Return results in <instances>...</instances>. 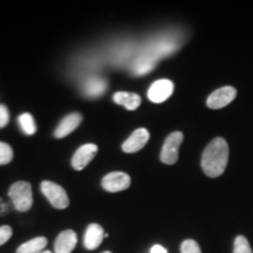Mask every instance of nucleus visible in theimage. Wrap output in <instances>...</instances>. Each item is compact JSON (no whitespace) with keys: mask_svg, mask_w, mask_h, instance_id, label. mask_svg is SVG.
<instances>
[{"mask_svg":"<svg viewBox=\"0 0 253 253\" xmlns=\"http://www.w3.org/2000/svg\"><path fill=\"white\" fill-rule=\"evenodd\" d=\"M229 161V145L221 137L214 138L202 155V169L209 177H219L224 173Z\"/></svg>","mask_w":253,"mask_h":253,"instance_id":"f257e3e1","label":"nucleus"},{"mask_svg":"<svg viewBox=\"0 0 253 253\" xmlns=\"http://www.w3.org/2000/svg\"><path fill=\"white\" fill-rule=\"evenodd\" d=\"M8 196L19 212H26L33 205L32 186L28 182L20 181L12 184L8 190Z\"/></svg>","mask_w":253,"mask_h":253,"instance_id":"f03ea898","label":"nucleus"},{"mask_svg":"<svg viewBox=\"0 0 253 253\" xmlns=\"http://www.w3.org/2000/svg\"><path fill=\"white\" fill-rule=\"evenodd\" d=\"M41 191L55 209H66L69 205V198L66 190L54 182L43 181L41 183Z\"/></svg>","mask_w":253,"mask_h":253,"instance_id":"7ed1b4c3","label":"nucleus"},{"mask_svg":"<svg viewBox=\"0 0 253 253\" xmlns=\"http://www.w3.org/2000/svg\"><path fill=\"white\" fill-rule=\"evenodd\" d=\"M184 136L181 131L171 132L164 142L161 151V161L168 166H172L178 161V150L181 147Z\"/></svg>","mask_w":253,"mask_h":253,"instance_id":"20e7f679","label":"nucleus"},{"mask_svg":"<svg viewBox=\"0 0 253 253\" xmlns=\"http://www.w3.org/2000/svg\"><path fill=\"white\" fill-rule=\"evenodd\" d=\"M237 96V90L233 87H223L214 90L210 96L208 97L207 104L211 109H220L230 104Z\"/></svg>","mask_w":253,"mask_h":253,"instance_id":"39448f33","label":"nucleus"},{"mask_svg":"<svg viewBox=\"0 0 253 253\" xmlns=\"http://www.w3.org/2000/svg\"><path fill=\"white\" fill-rule=\"evenodd\" d=\"M173 93V84L168 79L155 81L148 90V97L151 102L162 103L171 96Z\"/></svg>","mask_w":253,"mask_h":253,"instance_id":"423d86ee","label":"nucleus"},{"mask_svg":"<svg viewBox=\"0 0 253 253\" xmlns=\"http://www.w3.org/2000/svg\"><path fill=\"white\" fill-rule=\"evenodd\" d=\"M102 188L108 192H119L130 186V176L126 172L114 171L102 178Z\"/></svg>","mask_w":253,"mask_h":253,"instance_id":"0eeeda50","label":"nucleus"},{"mask_svg":"<svg viewBox=\"0 0 253 253\" xmlns=\"http://www.w3.org/2000/svg\"><path fill=\"white\" fill-rule=\"evenodd\" d=\"M149 138L150 134L147 129H136V130L125 141V143L122 144V149L126 154L137 153V151H140L142 148H144V145L148 143Z\"/></svg>","mask_w":253,"mask_h":253,"instance_id":"6e6552de","label":"nucleus"},{"mask_svg":"<svg viewBox=\"0 0 253 253\" xmlns=\"http://www.w3.org/2000/svg\"><path fill=\"white\" fill-rule=\"evenodd\" d=\"M97 153V145L93 143H87L81 145L75 151L74 156L72 158V166L75 170H82L88 166V163L95 157Z\"/></svg>","mask_w":253,"mask_h":253,"instance_id":"1a4fd4ad","label":"nucleus"},{"mask_svg":"<svg viewBox=\"0 0 253 253\" xmlns=\"http://www.w3.org/2000/svg\"><path fill=\"white\" fill-rule=\"evenodd\" d=\"M78 243V236L73 230L62 231L54 244L55 253H72Z\"/></svg>","mask_w":253,"mask_h":253,"instance_id":"9d476101","label":"nucleus"},{"mask_svg":"<svg viewBox=\"0 0 253 253\" xmlns=\"http://www.w3.org/2000/svg\"><path fill=\"white\" fill-rule=\"evenodd\" d=\"M82 122V115L79 113H73L66 116L65 119L60 122L58 128L55 129L54 136L56 138H62L71 134L72 131H74L75 129L80 126Z\"/></svg>","mask_w":253,"mask_h":253,"instance_id":"9b49d317","label":"nucleus"},{"mask_svg":"<svg viewBox=\"0 0 253 253\" xmlns=\"http://www.w3.org/2000/svg\"><path fill=\"white\" fill-rule=\"evenodd\" d=\"M104 238V231L99 224H90L84 233V244L87 250H95L102 244Z\"/></svg>","mask_w":253,"mask_h":253,"instance_id":"f8f14e48","label":"nucleus"},{"mask_svg":"<svg viewBox=\"0 0 253 253\" xmlns=\"http://www.w3.org/2000/svg\"><path fill=\"white\" fill-rule=\"evenodd\" d=\"M115 103L125 106L126 109L135 110L140 107L141 104V96L135 93H129V91H119L115 93L113 96Z\"/></svg>","mask_w":253,"mask_h":253,"instance_id":"ddd939ff","label":"nucleus"},{"mask_svg":"<svg viewBox=\"0 0 253 253\" xmlns=\"http://www.w3.org/2000/svg\"><path fill=\"white\" fill-rule=\"evenodd\" d=\"M107 89V82L103 79L91 78L84 86V91L87 96L97 97L102 95Z\"/></svg>","mask_w":253,"mask_h":253,"instance_id":"4468645a","label":"nucleus"},{"mask_svg":"<svg viewBox=\"0 0 253 253\" xmlns=\"http://www.w3.org/2000/svg\"><path fill=\"white\" fill-rule=\"evenodd\" d=\"M47 246V238L45 237H37L28 240L27 243L20 245L17 250V253H41Z\"/></svg>","mask_w":253,"mask_h":253,"instance_id":"2eb2a0df","label":"nucleus"},{"mask_svg":"<svg viewBox=\"0 0 253 253\" xmlns=\"http://www.w3.org/2000/svg\"><path fill=\"white\" fill-rule=\"evenodd\" d=\"M18 121H19V125H20L21 129H23V131L25 132V134L28 136L36 134L37 126H36V122H34L33 116H32L31 114H28V113L21 114V115L19 116Z\"/></svg>","mask_w":253,"mask_h":253,"instance_id":"dca6fc26","label":"nucleus"},{"mask_svg":"<svg viewBox=\"0 0 253 253\" xmlns=\"http://www.w3.org/2000/svg\"><path fill=\"white\" fill-rule=\"evenodd\" d=\"M12 160H13V150L11 145L0 142V166L8 164Z\"/></svg>","mask_w":253,"mask_h":253,"instance_id":"f3484780","label":"nucleus"},{"mask_svg":"<svg viewBox=\"0 0 253 253\" xmlns=\"http://www.w3.org/2000/svg\"><path fill=\"white\" fill-rule=\"evenodd\" d=\"M233 253H253L249 240L244 236H238L236 238Z\"/></svg>","mask_w":253,"mask_h":253,"instance_id":"a211bd4d","label":"nucleus"},{"mask_svg":"<svg viewBox=\"0 0 253 253\" xmlns=\"http://www.w3.org/2000/svg\"><path fill=\"white\" fill-rule=\"evenodd\" d=\"M181 253H202V251L196 240L186 239L181 245Z\"/></svg>","mask_w":253,"mask_h":253,"instance_id":"6ab92c4d","label":"nucleus"},{"mask_svg":"<svg viewBox=\"0 0 253 253\" xmlns=\"http://www.w3.org/2000/svg\"><path fill=\"white\" fill-rule=\"evenodd\" d=\"M12 227L8 225H4V226H0V246L4 245L5 243H7L9 238L12 237Z\"/></svg>","mask_w":253,"mask_h":253,"instance_id":"aec40b11","label":"nucleus"},{"mask_svg":"<svg viewBox=\"0 0 253 253\" xmlns=\"http://www.w3.org/2000/svg\"><path fill=\"white\" fill-rule=\"evenodd\" d=\"M9 121V113L7 107L4 104H0V128H4L7 126Z\"/></svg>","mask_w":253,"mask_h":253,"instance_id":"412c9836","label":"nucleus"},{"mask_svg":"<svg viewBox=\"0 0 253 253\" xmlns=\"http://www.w3.org/2000/svg\"><path fill=\"white\" fill-rule=\"evenodd\" d=\"M150 253H168V251L163 246L161 245H154L150 250Z\"/></svg>","mask_w":253,"mask_h":253,"instance_id":"4be33fe9","label":"nucleus"},{"mask_svg":"<svg viewBox=\"0 0 253 253\" xmlns=\"http://www.w3.org/2000/svg\"><path fill=\"white\" fill-rule=\"evenodd\" d=\"M41 253H52L50 251H43V252H41Z\"/></svg>","mask_w":253,"mask_h":253,"instance_id":"5701e85b","label":"nucleus"},{"mask_svg":"<svg viewBox=\"0 0 253 253\" xmlns=\"http://www.w3.org/2000/svg\"><path fill=\"white\" fill-rule=\"evenodd\" d=\"M103 253H112V252H109V251H106V252H103Z\"/></svg>","mask_w":253,"mask_h":253,"instance_id":"b1692460","label":"nucleus"}]
</instances>
